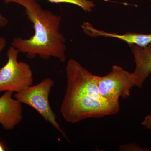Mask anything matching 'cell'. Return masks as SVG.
<instances>
[{"instance_id": "12", "label": "cell", "mask_w": 151, "mask_h": 151, "mask_svg": "<svg viewBox=\"0 0 151 151\" xmlns=\"http://www.w3.org/2000/svg\"><path fill=\"white\" fill-rule=\"evenodd\" d=\"M142 125L151 131V113L145 118L142 122Z\"/></svg>"}, {"instance_id": "2", "label": "cell", "mask_w": 151, "mask_h": 151, "mask_svg": "<svg viewBox=\"0 0 151 151\" xmlns=\"http://www.w3.org/2000/svg\"><path fill=\"white\" fill-rule=\"evenodd\" d=\"M120 108L119 101L105 102L87 95L65 94L60 112L66 122L75 124L88 118L116 115Z\"/></svg>"}, {"instance_id": "11", "label": "cell", "mask_w": 151, "mask_h": 151, "mask_svg": "<svg viewBox=\"0 0 151 151\" xmlns=\"http://www.w3.org/2000/svg\"><path fill=\"white\" fill-rule=\"evenodd\" d=\"M119 150L121 151H151V149L143 147L135 143L124 144L120 146Z\"/></svg>"}, {"instance_id": "8", "label": "cell", "mask_w": 151, "mask_h": 151, "mask_svg": "<svg viewBox=\"0 0 151 151\" xmlns=\"http://www.w3.org/2000/svg\"><path fill=\"white\" fill-rule=\"evenodd\" d=\"M134 56L136 68L133 74L135 86L142 87L144 82L151 73V43L145 47L129 45Z\"/></svg>"}, {"instance_id": "16", "label": "cell", "mask_w": 151, "mask_h": 151, "mask_svg": "<svg viewBox=\"0 0 151 151\" xmlns=\"http://www.w3.org/2000/svg\"><path fill=\"white\" fill-rule=\"evenodd\" d=\"M150 1H151V0H150Z\"/></svg>"}, {"instance_id": "7", "label": "cell", "mask_w": 151, "mask_h": 151, "mask_svg": "<svg viewBox=\"0 0 151 151\" xmlns=\"http://www.w3.org/2000/svg\"><path fill=\"white\" fill-rule=\"evenodd\" d=\"M12 94L6 91L0 97V124L7 130L13 129L22 119V103L13 98Z\"/></svg>"}, {"instance_id": "13", "label": "cell", "mask_w": 151, "mask_h": 151, "mask_svg": "<svg viewBox=\"0 0 151 151\" xmlns=\"http://www.w3.org/2000/svg\"><path fill=\"white\" fill-rule=\"evenodd\" d=\"M8 23V19L0 13V27H5Z\"/></svg>"}, {"instance_id": "6", "label": "cell", "mask_w": 151, "mask_h": 151, "mask_svg": "<svg viewBox=\"0 0 151 151\" xmlns=\"http://www.w3.org/2000/svg\"><path fill=\"white\" fill-rule=\"evenodd\" d=\"M97 86L104 99L117 102L120 98L127 99L130 97L132 87L135 86L134 77L133 73L114 65L107 75L99 76Z\"/></svg>"}, {"instance_id": "5", "label": "cell", "mask_w": 151, "mask_h": 151, "mask_svg": "<svg viewBox=\"0 0 151 151\" xmlns=\"http://www.w3.org/2000/svg\"><path fill=\"white\" fill-rule=\"evenodd\" d=\"M66 88L65 94L85 95L105 102L98 90L99 76L94 75L83 67L77 60H69L65 68Z\"/></svg>"}, {"instance_id": "1", "label": "cell", "mask_w": 151, "mask_h": 151, "mask_svg": "<svg viewBox=\"0 0 151 151\" xmlns=\"http://www.w3.org/2000/svg\"><path fill=\"white\" fill-rule=\"evenodd\" d=\"M6 4L15 3L23 7L26 15L32 23L34 34L28 39L14 38L12 46L29 59L38 55L44 60L54 57L61 62L66 61V39L60 32L62 17L43 9L33 0H4Z\"/></svg>"}, {"instance_id": "9", "label": "cell", "mask_w": 151, "mask_h": 151, "mask_svg": "<svg viewBox=\"0 0 151 151\" xmlns=\"http://www.w3.org/2000/svg\"><path fill=\"white\" fill-rule=\"evenodd\" d=\"M81 28L86 35L92 37H104L109 38H116L128 43L129 45H135L138 46L145 47L151 43V34L137 33L127 32L124 34H118L116 33L106 32L103 30L96 29L92 24L84 22Z\"/></svg>"}, {"instance_id": "15", "label": "cell", "mask_w": 151, "mask_h": 151, "mask_svg": "<svg viewBox=\"0 0 151 151\" xmlns=\"http://www.w3.org/2000/svg\"><path fill=\"white\" fill-rule=\"evenodd\" d=\"M5 150L4 146L3 145V143L0 142V151H4Z\"/></svg>"}, {"instance_id": "10", "label": "cell", "mask_w": 151, "mask_h": 151, "mask_svg": "<svg viewBox=\"0 0 151 151\" xmlns=\"http://www.w3.org/2000/svg\"><path fill=\"white\" fill-rule=\"evenodd\" d=\"M37 1V0H33ZM50 2L60 4V3H67L72 4L80 7L84 12H92V9L95 7L94 3L90 0H46Z\"/></svg>"}, {"instance_id": "14", "label": "cell", "mask_w": 151, "mask_h": 151, "mask_svg": "<svg viewBox=\"0 0 151 151\" xmlns=\"http://www.w3.org/2000/svg\"><path fill=\"white\" fill-rule=\"evenodd\" d=\"M7 44L6 39L3 37L0 36V53L4 50Z\"/></svg>"}, {"instance_id": "3", "label": "cell", "mask_w": 151, "mask_h": 151, "mask_svg": "<svg viewBox=\"0 0 151 151\" xmlns=\"http://www.w3.org/2000/svg\"><path fill=\"white\" fill-rule=\"evenodd\" d=\"M19 53V50L12 46L8 50L7 62L0 68V92L18 93L32 85L31 67L26 63L18 60Z\"/></svg>"}, {"instance_id": "4", "label": "cell", "mask_w": 151, "mask_h": 151, "mask_svg": "<svg viewBox=\"0 0 151 151\" xmlns=\"http://www.w3.org/2000/svg\"><path fill=\"white\" fill-rule=\"evenodd\" d=\"M54 81L51 78H45L40 83L34 86H29L21 92L16 93L14 97L22 103L32 108L48 122L67 139L65 132L57 122L56 117L50 105L49 96Z\"/></svg>"}]
</instances>
